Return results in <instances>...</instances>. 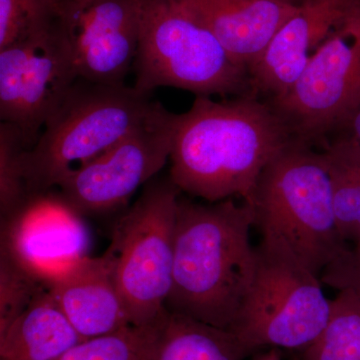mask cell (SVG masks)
I'll return each instance as SVG.
<instances>
[{
	"label": "cell",
	"mask_w": 360,
	"mask_h": 360,
	"mask_svg": "<svg viewBox=\"0 0 360 360\" xmlns=\"http://www.w3.org/2000/svg\"><path fill=\"white\" fill-rule=\"evenodd\" d=\"M0 333L28 309L47 286L0 250Z\"/></svg>",
	"instance_id": "cell-21"
},
{
	"label": "cell",
	"mask_w": 360,
	"mask_h": 360,
	"mask_svg": "<svg viewBox=\"0 0 360 360\" xmlns=\"http://www.w3.org/2000/svg\"><path fill=\"white\" fill-rule=\"evenodd\" d=\"M56 11L79 78L123 85L134 68L141 0H59Z\"/></svg>",
	"instance_id": "cell-11"
},
{
	"label": "cell",
	"mask_w": 360,
	"mask_h": 360,
	"mask_svg": "<svg viewBox=\"0 0 360 360\" xmlns=\"http://www.w3.org/2000/svg\"><path fill=\"white\" fill-rule=\"evenodd\" d=\"M49 290L84 340L134 326L103 255L78 260Z\"/></svg>",
	"instance_id": "cell-15"
},
{
	"label": "cell",
	"mask_w": 360,
	"mask_h": 360,
	"mask_svg": "<svg viewBox=\"0 0 360 360\" xmlns=\"http://www.w3.org/2000/svg\"><path fill=\"white\" fill-rule=\"evenodd\" d=\"M181 191L153 179L118 220L103 253L130 322L151 326L165 310L172 284L177 205Z\"/></svg>",
	"instance_id": "cell-6"
},
{
	"label": "cell",
	"mask_w": 360,
	"mask_h": 360,
	"mask_svg": "<svg viewBox=\"0 0 360 360\" xmlns=\"http://www.w3.org/2000/svg\"><path fill=\"white\" fill-rule=\"evenodd\" d=\"M163 106L153 94L134 86L78 78L23 158L30 196L51 193L68 174L141 127Z\"/></svg>",
	"instance_id": "cell-4"
},
{
	"label": "cell",
	"mask_w": 360,
	"mask_h": 360,
	"mask_svg": "<svg viewBox=\"0 0 360 360\" xmlns=\"http://www.w3.org/2000/svg\"><path fill=\"white\" fill-rule=\"evenodd\" d=\"M82 219L56 194L35 196L1 220V251L49 288L89 255V231Z\"/></svg>",
	"instance_id": "cell-12"
},
{
	"label": "cell",
	"mask_w": 360,
	"mask_h": 360,
	"mask_svg": "<svg viewBox=\"0 0 360 360\" xmlns=\"http://www.w3.org/2000/svg\"><path fill=\"white\" fill-rule=\"evenodd\" d=\"M56 0H0V49L49 25Z\"/></svg>",
	"instance_id": "cell-23"
},
{
	"label": "cell",
	"mask_w": 360,
	"mask_h": 360,
	"mask_svg": "<svg viewBox=\"0 0 360 360\" xmlns=\"http://www.w3.org/2000/svg\"><path fill=\"white\" fill-rule=\"evenodd\" d=\"M333 184V208L341 238L360 243V144L348 132L322 149Z\"/></svg>",
	"instance_id": "cell-18"
},
{
	"label": "cell",
	"mask_w": 360,
	"mask_h": 360,
	"mask_svg": "<svg viewBox=\"0 0 360 360\" xmlns=\"http://www.w3.org/2000/svg\"><path fill=\"white\" fill-rule=\"evenodd\" d=\"M212 33L236 65L250 68L295 13L281 0H177Z\"/></svg>",
	"instance_id": "cell-14"
},
{
	"label": "cell",
	"mask_w": 360,
	"mask_h": 360,
	"mask_svg": "<svg viewBox=\"0 0 360 360\" xmlns=\"http://www.w3.org/2000/svg\"><path fill=\"white\" fill-rule=\"evenodd\" d=\"M179 120V113L163 106L141 127L68 174L56 187V195L82 217L124 205L169 160Z\"/></svg>",
	"instance_id": "cell-10"
},
{
	"label": "cell",
	"mask_w": 360,
	"mask_h": 360,
	"mask_svg": "<svg viewBox=\"0 0 360 360\" xmlns=\"http://www.w3.org/2000/svg\"><path fill=\"white\" fill-rule=\"evenodd\" d=\"M149 333V326H129L82 341L58 360H143Z\"/></svg>",
	"instance_id": "cell-22"
},
{
	"label": "cell",
	"mask_w": 360,
	"mask_h": 360,
	"mask_svg": "<svg viewBox=\"0 0 360 360\" xmlns=\"http://www.w3.org/2000/svg\"><path fill=\"white\" fill-rule=\"evenodd\" d=\"M359 0H300L295 13L248 68L251 94L270 99L291 89L329 33Z\"/></svg>",
	"instance_id": "cell-13"
},
{
	"label": "cell",
	"mask_w": 360,
	"mask_h": 360,
	"mask_svg": "<svg viewBox=\"0 0 360 360\" xmlns=\"http://www.w3.org/2000/svg\"><path fill=\"white\" fill-rule=\"evenodd\" d=\"M252 227V210L245 201L202 205L179 196L165 309L231 330L257 270Z\"/></svg>",
	"instance_id": "cell-2"
},
{
	"label": "cell",
	"mask_w": 360,
	"mask_h": 360,
	"mask_svg": "<svg viewBox=\"0 0 360 360\" xmlns=\"http://www.w3.org/2000/svg\"><path fill=\"white\" fill-rule=\"evenodd\" d=\"M84 340L47 288L0 333V356L1 360H58Z\"/></svg>",
	"instance_id": "cell-17"
},
{
	"label": "cell",
	"mask_w": 360,
	"mask_h": 360,
	"mask_svg": "<svg viewBox=\"0 0 360 360\" xmlns=\"http://www.w3.org/2000/svg\"><path fill=\"white\" fill-rule=\"evenodd\" d=\"M27 148L20 130L0 123V212L1 220L20 212L32 200L23 168Z\"/></svg>",
	"instance_id": "cell-20"
},
{
	"label": "cell",
	"mask_w": 360,
	"mask_h": 360,
	"mask_svg": "<svg viewBox=\"0 0 360 360\" xmlns=\"http://www.w3.org/2000/svg\"><path fill=\"white\" fill-rule=\"evenodd\" d=\"M321 283L338 290H350L360 297V243L345 251L322 271Z\"/></svg>",
	"instance_id": "cell-24"
},
{
	"label": "cell",
	"mask_w": 360,
	"mask_h": 360,
	"mask_svg": "<svg viewBox=\"0 0 360 360\" xmlns=\"http://www.w3.org/2000/svg\"><path fill=\"white\" fill-rule=\"evenodd\" d=\"M347 127H349V134H352L360 144V106L357 108V110L355 111L352 117L350 118Z\"/></svg>",
	"instance_id": "cell-25"
},
{
	"label": "cell",
	"mask_w": 360,
	"mask_h": 360,
	"mask_svg": "<svg viewBox=\"0 0 360 360\" xmlns=\"http://www.w3.org/2000/svg\"><path fill=\"white\" fill-rule=\"evenodd\" d=\"M293 139L274 106L257 96H195L180 115L169 179L210 203L238 196L250 205L265 167Z\"/></svg>",
	"instance_id": "cell-1"
},
{
	"label": "cell",
	"mask_w": 360,
	"mask_h": 360,
	"mask_svg": "<svg viewBox=\"0 0 360 360\" xmlns=\"http://www.w3.org/2000/svg\"><path fill=\"white\" fill-rule=\"evenodd\" d=\"M141 28L132 86L160 87L195 96H252L248 68L236 65L219 40L177 0H141Z\"/></svg>",
	"instance_id": "cell-5"
},
{
	"label": "cell",
	"mask_w": 360,
	"mask_h": 360,
	"mask_svg": "<svg viewBox=\"0 0 360 360\" xmlns=\"http://www.w3.org/2000/svg\"><path fill=\"white\" fill-rule=\"evenodd\" d=\"M255 278L231 330L253 352L309 348L328 323L321 281L285 255L257 248Z\"/></svg>",
	"instance_id": "cell-7"
},
{
	"label": "cell",
	"mask_w": 360,
	"mask_h": 360,
	"mask_svg": "<svg viewBox=\"0 0 360 360\" xmlns=\"http://www.w3.org/2000/svg\"><path fill=\"white\" fill-rule=\"evenodd\" d=\"M259 245L285 255L321 278L347 248L333 208L322 151L293 139L265 167L250 205Z\"/></svg>",
	"instance_id": "cell-3"
},
{
	"label": "cell",
	"mask_w": 360,
	"mask_h": 360,
	"mask_svg": "<svg viewBox=\"0 0 360 360\" xmlns=\"http://www.w3.org/2000/svg\"><path fill=\"white\" fill-rule=\"evenodd\" d=\"M281 1L288 2V4H297L300 0H281Z\"/></svg>",
	"instance_id": "cell-27"
},
{
	"label": "cell",
	"mask_w": 360,
	"mask_h": 360,
	"mask_svg": "<svg viewBox=\"0 0 360 360\" xmlns=\"http://www.w3.org/2000/svg\"><path fill=\"white\" fill-rule=\"evenodd\" d=\"M149 326L143 360H245L255 352L229 329L167 309Z\"/></svg>",
	"instance_id": "cell-16"
},
{
	"label": "cell",
	"mask_w": 360,
	"mask_h": 360,
	"mask_svg": "<svg viewBox=\"0 0 360 360\" xmlns=\"http://www.w3.org/2000/svg\"><path fill=\"white\" fill-rule=\"evenodd\" d=\"M270 104L293 137L309 144L347 127L360 106V0L314 52L291 89Z\"/></svg>",
	"instance_id": "cell-8"
},
{
	"label": "cell",
	"mask_w": 360,
	"mask_h": 360,
	"mask_svg": "<svg viewBox=\"0 0 360 360\" xmlns=\"http://www.w3.org/2000/svg\"><path fill=\"white\" fill-rule=\"evenodd\" d=\"M79 78L58 18L0 49V120L20 130L27 150Z\"/></svg>",
	"instance_id": "cell-9"
},
{
	"label": "cell",
	"mask_w": 360,
	"mask_h": 360,
	"mask_svg": "<svg viewBox=\"0 0 360 360\" xmlns=\"http://www.w3.org/2000/svg\"><path fill=\"white\" fill-rule=\"evenodd\" d=\"M253 360H281V355L277 352L276 348H271L269 352L257 355Z\"/></svg>",
	"instance_id": "cell-26"
},
{
	"label": "cell",
	"mask_w": 360,
	"mask_h": 360,
	"mask_svg": "<svg viewBox=\"0 0 360 360\" xmlns=\"http://www.w3.org/2000/svg\"><path fill=\"white\" fill-rule=\"evenodd\" d=\"M305 360H360V297L340 290L331 300L330 315L316 340L304 350Z\"/></svg>",
	"instance_id": "cell-19"
}]
</instances>
